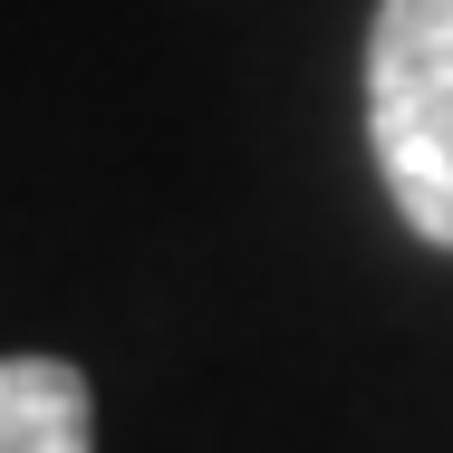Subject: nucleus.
<instances>
[{
  "instance_id": "f257e3e1",
  "label": "nucleus",
  "mask_w": 453,
  "mask_h": 453,
  "mask_svg": "<svg viewBox=\"0 0 453 453\" xmlns=\"http://www.w3.org/2000/svg\"><path fill=\"white\" fill-rule=\"evenodd\" d=\"M366 145L405 232L453 251V0H376Z\"/></svg>"
},
{
  "instance_id": "f03ea898",
  "label": "nucleus",
  "mask_w": 453,
  "mask_h": 453,
  "mask_svg": "<svg viewBox=\"0 0 453 453\" xmlns=\"http://www.w3.org/2000/svg\"><path fill=\"white\" fill-rule=\"evenodd\" d=\"M0 453H96V386L68 357H0Z\"/></svg>"
}]
</instances>
